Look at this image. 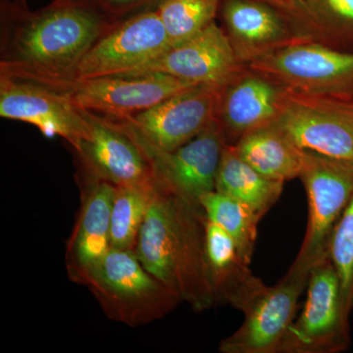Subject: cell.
Segmentation results:
<instances>
[{
  "instance_id": "cell-1",
  "label": "cell",
  "mask_w": 353,
  "mask_h": 353,
  "mask_svg": "<svg viewBox=\"0 0 353 353\" xmlns=\"http://www.w3.org/2000/svg\"><path fill=\"white\" fill-rule=\"evenodd\" d=\"M204 217L201 206L157 183L134 250L146 270L196 312L217 303L206 261Z\"/></svg>"
},
{
  "instance_id": "cell-2",
  "label": "cell",
  "mask_w": 353,
  "mask_h": 353,
  "mask_svg": "<svg viewBox=\"0 0 353 353\" xmlns=\"http://www.w3.org/2000/svg\"><path fill=\"white\" fill-rule=\"evenodd\" d=\"M104 32L101 21L80 7H61L41 14L6 37L1 74L37 83L59 80Z\"/></svg>"
},
{
  "instance_id": "cell-3",
  "label": "cell",
  "mask_w": 353,
  "mask_h": 353,
  "mask_svg": "<svg viewBox=\"0 0 353 353\" xmlns=\"http://www.w3.org/2000/svg\"><path fill=\"white\" fill-rule=\"evenodd\" d=\"M82 284L108 318L130 327L161 319L182 301L146 270L134 250L111 248Z\"/></svg>"
},
{
  "instance_id": "cell-4",
  "label": "cell",
  "mask_w": 353,
  "mask_h": 353,
  "mask_svg": "<svg viewBox=\"0 0 353 353\" xmlns=\"http://www.w3.org/2000/svg\"><path fill=\"white\" fill-rule=\"evenodd\" d=\"M246 67L283 90L353 99V52L303 41L257 58Z\"/></svg>"
},
{
  "instance_id": "cell-5",
  "label": "cell",
  "mask_w": 353,
  "mask_h": 353,
  "mask_svg": "<svg viewBox=\"0 0 353 353\" xmlns=\"http://www.w3.org/2000/svg\"><path fill=\"white\" fill-rule=\"evenodd\" d=\"M299 179L305 188L308 223L301 250L292 266L311 272L328 259L330 241L353 196V160L303 150Z\"/></svg>"
},
{
  "instance_id": "cell-6",
  "label": "cell",
  "mask_w": 353,
  "mask_h": 353,
  "mask_svg": "<svg viewBox=\"0 0 353 353\" xmlns=\"http://www.w3.org/2000/svg\"><path fill=\"white\" fill-rule=\"evenodd\" d=\"M222 88L197 85L124 119H108L138 145L173 152L217 120Z\"/></svg>"
},
{
  "instance_id": "cell-7",
  "label": "cell",
  "mask_w": 353,
  "mask_h": 353,
  "mask_svg": "<svg viewBox=\"0 0 353 353\" xmlns=\"http://www.w3.org/2000/svg\"><path fill=\"white\" fill-rule=\"evenodd\" d=\"M274 124L301 150L353 160V99L280 88Z\"/></svg>"
},
{
  "instance_id": "cell-8",
  "label": "cell",
  "mask_w": 353,
  "mask_h": 353,
  "mask_svg": "<svg viewBox=\"0 0 353 353\" xmlns=\"http://www.w3.org/2000/svg\"><path fill=\"white\" fill-rule=\"evenodd\" d=\"M303 311L288 329L278 353H336L350 345V315L331 259L313 267Z\"/></svg>"
},
{
  "instance_id": "cell-9",
  "label": "cell",
  "mask_w": 353,
  "mask_h": 353,
  "mask_svg": "<svg viewBox=\"0 0 353 353\" xmlns=\"http://www.w3.org/2000/svg\"><path fill=\"white\" fill-rule=\"evenodd\" d=\"M170 48L159 13L148 11L104 32L63 78L41 83L126 75Z\"/></svg>"
},
{
  "instance_id": "cell-10",
  "label": "cell",
  "mask_w": 353,
  "mask_h": 353,
  "mask_svg": "<svg viewBox=\"0 0 353 353\" xmlns=\"http://www.w3.org/2000/svg\"><path fill=\"white\" fill-rule=\"evenodd\" d=\"M43 85L67 92L77 108L102 114L108 119H124L197 85L162 73L106 76Z\"/></svg>"
},
{
  "instance_id": "cell-11",
  "label": "cell",
  "mask_w": 353,
  "mask_h": 353,
  "mask_svg": "<svg viewBox=\"0 0 353 353\" xmlns=\"http://www.w3.org/2000/svg\"><path fill=\"white\" fill-rule=\"evenodd\" d=\"M0 116L38 128L48 139L61 137L75 150L88 136L90 120L62 90L0 74Z\"/></svg>"
},
{
  "instance_id": "cell-12",
  "label": "cell",
  "mask_w": 353,
  "mask_h": 353,
  "mask_svg": "<svg viewBox=\"0 0 353 353\" xmlns=\"http://www.w3.org/2000/svg\"><path fill=\"white\" fill-rule=\"evenodd\" d=\"M310 272L292 265L284 278L265 287L243 311L245 321L220 343L223 353H278L288 329L294 321L299 297Z\"/></svg>"
},
{
  "instance_id": "cell-13",
  "label": "cell",
  "mask_w": 353,
  "mask_h": 353,
  "mask_svg": "<svg viewBox=\"0 0 353 353\" xmlns=\"http://www.w3.org/2000/svg\"><path fill=\"white\" fill-rule=\"evenodd\" d=\"M246 70L226 32L213 22L196 36L171 46L126 75L162 73L196 85L224 88Z\"/></svg>"
},
{
  "instance_id": "cell-14",
  "label": "cell",
  "mask_w": 353,
  "mask_h": 353,
  "mask_svg": "<svg viewBox=\"0 0 353 353\" xmlns=\"http://www.w3.org/2000/svg\"><path fill=\"white\" fill-rule=\"evenodd\" d=\"M226 145L217 120L199 136L173 152L139 145L162 187L199 205L204 194L214 192L216 176ZM201 206V205H199Z\"/></svg>"
},
{
  "instance_id": "cell-15",
  "label": "cell",
  "mask_w": 353,
  "mask_h": 353,
  "mask_svg": "<svg viewBox=\"0 0 353 353\" xmlns=\"http://www.w3.org/2000/svg\"><path fill=\"white\" fill-rule=\"evenodd\" d=\"M85 112L90 130L77 152L92 178L116 187L155 189L157 182L154 174L141 148L110 121Z\"/></svg>"
},
{
  "instance_id": "cell-16",
  "label": "cell",
  "mask_w": 353,
  "mask_h": 353,
  "mask_svg": "<svg viewBox=\"0 0 353 353\" xmlns=\"http://www.w3.org/2000/svg\"><path fill=\"white\" fill-rule=\"evenodd\" d=\"M223 18L234 52L245 65L279 48L307 41L277 10L256 0H227Z\"/></svg>"
},
{
  "instance_id": "cell-17",
  "label": "cell",
  "mask_w": 353,
  "mask_h": 353,
  "mask_svg": "<svg viewBox=\"0 0 353 353\" xmlns=\"http://www.w3.org/2000/svg\"><path fill=\"white\" fill-rule=\"evenodd\" d=\"M279 92L280 88L248 68L223 88L217 122L226 145L275 122Z\"/></svg>"
},
{
  "instance_id": "cell-18",
  "label": "cell",
  "mask_w": 353,
  "mask_h": 353,
  "mask_svg": "<svg viewBox=\"0 0 353 353\" xmlns=\"http://www.w3.org/2000/svg\"><path fill=\"white\" fill-rule=\"evenodd\" d=\"M116 185L94 179L83 197L73 233L66 252L70 279L82 284L88 271L99 263L110 250L111 210Z\"/></svg>"
},
{
  "instance_id": "cell-19",
  "label": "cell",
  "mask_w": 353,
  "mask_h": 353,
  "mask_svg": "<svg viewBox=\"0 0 353 353\" xmlns=\"http://www.w3.org/2000/svg\"><path fill=\"white\" fill-rule=\"evenodd\" d=\"M203 224L206 261L216 301L243 312L266 285L253 275L229 234L206 217Z\"/></svg>"
},
{
  "instance_id": "cell-20",
  "label": "cell",
  "mask_w": 353,
  "mask_h": 353,
  "mask_svg": "<svg viewBox=\"0 0 353 353\" xmlns=\"http://www.w3.org/2000/svg\"><path fill=\"white\" fill-rule=\"evenodd\" d=\"M232 145L246 163L267 178L285 183L301 175L303 150L274 123L248 132Z\"/></svg>"
},
{
  "instance_id": "cell-21",
  "label": "cell",
  "mask_w": 353,
  "mask_h": 353,
  "mask_svg": "<svg viewBox=\"0 0 353 353\" xmlns=\"http://www.w3.org/2000/svg\"><path fill=\"white\" fill-rule=\"evenodd\" d=\"M284 185L246 163L234 145L224 146L216 176V192L245 204L261 219L280 199Z\"/></svg>"
},
{
  "instance_id": "cell-22",
  "label": "cell",
  "mask_w": 353,
  "mask_h": 353,
  "mask_svg": "<svg viewBox=\"0 0 353 353\" xmlns=\"http://www.w3.org/2000/svg\"><path fill=\"white\" fill-rule=\"evenodd\" d=\"M204 215L233 238L241 256L252 261L259 218L245 204L220 192H211L199 199Z\"/></svg>"
},
{
  "instance_id": "cell-23",
  "label": "cell",
  "mask_w": 353,
  "mask_h": 353,
  "mask_svg": "<svg viewBox=\"0 0 353 353\" xmlns=\"http://www.w3.org/2000/svg\"><path fill=\"white\" fill-rule=\"evenodd\" d=\"M153 190L116 187L111 210V248L134 250Z\"/></svg>"
},
{
  "instance_id": "cell-24",
  "label": "cell",
  "mask_w": 353,
  "mask_h": 353,
  "mask_svg": "<svg viewBox=\"0 0 353 353\" xmlns=\"http://www.w3.org/2000/svg\"><path fill=\"white\" fill-rule=\"evenodd\" d=\"M220 0H163L157 9L171 46L196 36L215 22Z\"/></svg>"
},
{
  "instance_id": "cell-25",
  "label": "cell",
  "mask_w": 353,
  "mask_h": 353,
  "mask_svg": "<svg viewBox=\"0 0 353 353\" xmlns=\"http://www.w3.org/2000/svg\"><path fill=\"white\" fill-rule=\"evenodd\" d=\"M328 257L340 280L343 307L350 315L353 309V196L334 228Z\"/></svg>"
},
{
  "instance_id": "cell-26",
  "label": "cell",
  "mask_w": 353,
  "mask_h": 353,
  "mask_svg": "<svg viewBox=\"0 0 353 353\" xmlns=\"http://www.w3.org/2000/svg\"><path fill=\"white\" fill-rule=\"evenodd\" d=\"M277 10L301 38L328 46L321 0H256Z\"/></svg>"
},
{
  "instance_id": "cell-27",
  "label": "cell",
  "mask_w": 353,
  "mask_h": 353,
  "mask_svg": "<svg viewBox=\"0 0 353 353\" xmlns=\"http://www.w3.org/2000/svg\"><path fill=\"white\" fill-rule=\"evenodd\" d=\"M328 46L353 52V0H321Z\"/></svg>"
},
{
  "instance_id": "cell-28",
  "label": "cell",
  "mask_w": 353,
  "mask_h": 353,
  "mask_svg": "<svg viewBox=\"0 0 353 353\" xmlns=\"http://www.w3.org/2000/svg\"><path fill=\"white\" fill-rule=\"evenodd\" d=\"M116 3H130V2L137 1V0H111Z\"/></svg>"
}]
</instances>
